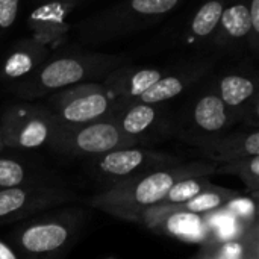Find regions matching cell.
Here are the masks:
<instances>
[{
    "mask_svg": "<svg viewBox=\"0 0 259 259\" xmlns=\"http://www.w3.org/2000/svg\"><path fill=\"white\" fill-rule=\"evenodd\" d=\"M217 165L212 162H178L127 181H121L90 199V205L117 219L134 222L144 209L164 202L168 190L179 181L196 176H214Z\"/></svg>",
    "mask_w": 259,
    "mask_h": 259,
    "instance_id": "cell-1",
    "label": "cell"
},
{
    "mask_svg": "<svg viewBox=\"0 0 259 259\" xmlns=\"http://www.w3.org/2000/svg\"><path fill=\"white\" fill-rule=\"evenodd\" d=\"M124 64H127V58L123 55L97 52L56 53L50 55L33 74L9 85L8 90L18 99L32 102L71 85L102 82L112 70Z\"/></svg>",
    "mask_w": 259,
    "mask_h": 259,
    "instance_id": "cell-2",
    "label": "cell"
},
{
    "mask_svg": "<svg viewBox=\"0 0 259 259\" xmlns=\"http://www.w3.org/2000/svg\"><path fill=\"white\" fill-rule=\"evenodd\" d=\"M185 0H120L74 26L77 39L87 46L103 44L131 36L158 24Z\"/></svg>",
    "mask_w": 259,
    "mask_h": 259,
    "instance_id": "cell-3",
    "label": "cell"
},
{
    "mask_svg": "<svg viewBox=\"0 0 259 259\" xmlns=\"http://www.w3.org/2000/svg\"><path fill=\"white\" fill-rule=\"evenodd\" d=\"M85 220L80 208L29 220L12 231L9 246L21 259H62L77 241Z\"/></svg>",
    "mask_w": 259,
    "mask_h": 259,
    "instance_id": "cell-4",
    "label": "cell"
},
{
    "mask_svg": "<svg viewBox=\"0 0 259 259\" xmlns=\"http://www.w3.org/2000/svg\"><path fill=\"white\" fill-rule=\"evenodd\" d=\"M235 123V117L222 102L212 83H208L191 96L175 118V137L197 147L228 134Z\"/></svg>",
    "mask_w": 259,
    "mask_h": 259,
    "instance_id": "cell-5",
    "label": "cell"
},
{
    "mask_svg": "<svg viewBox=\"0 0 259 259\" xmlns=\"http://www.w3.org/2000/svg\"><path fill=\"white\" fill-rule=\"evenodd\" d=\"M44 106L59 124L80 126L109 118L115 111V97L102 82H87L49 94Z\"/></svg>",
    "mask_w": 259,
    "mask_h": 259,
    "instance_id": "cell-6",
    "label": "cell"
},
{
    "mask_svg": "<svg viewBox=\"0 0 259 259\" xmlns=\"http://www.w3.org/2000/svg\"><path fill=\"white\" fill-rule=\"evenodd\" d=\"M58 124L44 105L30 102L6 105L0 114V132L6 149L36 150L50 147Z\"/></svg>",
    "mask_w": 259,
    "mask_h": 259,
    "instance_id": "cell-7",
    "label": "cell"
},
{
    "mask_svg": "<svg viewBox=\"0 0 259 259\" xmlns=\"http://www.w3.org/2000/svg\"><path fill=\"white\" fill-rule=\"evenodd\" d=\"M138 146L137 141L126 137L111 118L80 124H58L50 149L70 156L94 158L117 149Z\"/></svg>",
    "mask_w": 259,
    "mask_h": 259,
    "instance_id": "cell-8",
    "label": "cell"
},
{
    "mask_svg": "<svg viewBox=\"0 0 259 259\" xmlns=\"http://www.w3.org/2000/svg\"><path fill=\"white\" fill-rule=\"evenodd\" d=\"M178 162H182V159L170 153L146 149L143 146H134L90 158V168L94 178L109 184L111 187L121 181H127Z\"/></svg>",
    "mask_w": 259,
    "mask_h": 259,
    "instance_id": "cell-9",
    "label": "cell"
},
{
    "mask_svg": "<svg viewBox=\"0 0 259 259\" xmlns=\"http://www.w3.org/2000/svg\"><path fill=\"white\" fill-rule=\"evenodd\" d=\"M115 126L138 146L159 143L175 137V117L167 103H127L117 108L109 117Z\"/></svg>",
    "mask_w": 259,
    "mask_h": 259,
    "instance_id": "cell-10",
    "label": "cell"
},
{
    "mask_svg": "<svg viewBox=\"0 0 259 259\" xmlns=\"http://www.w3.org/2000/svg\"><path fill=\"white\" fill-rule=\"evenodd\" d=\"M76 200L70 190L49 185H21L0 190V225L20 222L39 211Z\"/></svg>",
    "mask_w": 259,
    "mask_h": 259,
    "instance_id": "cell-11",
    "label": "cell"
},
{
    "mask_svg": "<svg viewBox=\"0 0 259 259\" xmlns=\"http://www.w3.org/2000/svg\"><path fill=\"white\" fill-rule=\"evenodd\" d=\"M212 87L237 123H244L249 127L258 129L259 93L258 79L252 70L235 68L219 74Z\"/></svg>",
    "mask_w": 259,
    "mask_h": 259,
    "instance_id": "cell-12",
    "label": "cell"
},
{
    "mask_svg": "<svg viewBox=\"0 0 259 259\" xmlns=\"http://www.w3.org/2000/svg\"><path fill=\"white\" fill-rule=\"evenodd\" d=\"M212 70V61L199 56L182 61L171 67H165L164 74L135 102L162 105L182 96L199 82H202ZM134 103V102H132Z\"/></svg>",
    "mask_w": 259,
    "mask_h": 259,
    "instance_id": "cell-13",
    "label": "cell"
},
{
    "mask_svg": "<svg viewBox=\"0 0 259 259\" xmlns=\"http://www.w3.org/2000/svg\"><path fill=\"white\" fill-rule=\"evenodd\" d=\"M249 32V0H228L208 46L217 53L238 55L247 47Z\"/></svg>",
    "mask_w": 259,
    "mask_h": 259,
    "instance_id": "cell-14",
    "label": "cell"
},
{
    "mask_svg": "<svg viewBox=\"0 0 259 259\" xmlns=\"http://www.w3.org/2000/svg\"><path fill=\"white\" fill-rule=\"evenodd\" d=\"M138 225L146 226L155 234L178 238L181 241L197 243L202 246L211 244V232L206 223V215L191 212H165L158 215H141Z\"/></svg>",
    "mask_w": 259,
    "mask_h": 259,
    "instance_id": "cell-15",
    "label": "cell"
},
{
    "mask_svg": "<svg viewBox=\"0 0 259 259\" xmlns=\"http://www.w3.org/2000/svg\"><path fill=\"white\" fill-rule=\"evenodd\" d=\"M165 71V67H138L124 64L112 70L102 83L115 97V109L135 102Z\"/></svg>",
    "mask_w": 259,
    "mask_h": 259,
    "instance_id": "cell-16",
    "label": "cell"
},
{
    "mask_svg": "<svg viewBox=\"0 0 259 259\" xmlns=\"http://www.w3.org/2000/svg\"><path fill=\"white\" fill-rule=\"evenodd\" d=\"M50 55V47L35 38H24L14 42L2 58L0 80L9 87L27 79Z\"/></svg>",
    "mask_w": 259,
    "mask_h": 259,
    "instance_id": "cell-17",
    "label": "cell"
},
{
    "mask_svg": "<svg viewBox=\"0 0 259 259\" xmlns=\"http://www.w3.org/2000/svg\"><path fill=\"white\" fill-rule=\"evenodd\" d=\"M196 149L202 156L215 165L228 164L246 156H256L259 155V132L255 127L228 132L197 146Z\"/></svg>",
    "mask_w": 259,
    "mask_h": 259,
    "instance_id": "cell-18",
    "label": "cell"
},
{
    "mask_svg": "<svg viewBox=\"0 0 259 259\" xmlns=\"http://www.w3.org/2000/svg\"><path fill=\"white\" fill-rule=\"evenodd\" d=\"M76 5L55 0H44L32 11L27 18V26L32 30V38L52 46L61 39L68 30V15Z\"/></svg>",
    "mask_w": 259,
    "mask_h": 259,
    "instance_id": "cell-19",
    "label": "cell"
},
{
    "mask_svg": "<svg viewBox=\"0 0 259 259\" xmlns=\"http://www.w3.org/2000/svg\"><path fill=\"white\" fill-rule=\"evenodd\" d=\"M238 196H241L238 191L235 190H229V188H223L219 185L209 187L208 190H205L203 193L197 194L196 197L184 202V203H178V205H155L150 206L147 209H144L143 212H140L132 223L137 222L138 217L141 215H158V214H165V212H191V214H209L212 211H217L220 208H223L226 203H229L231 200L237 199Z\"/></svg>",
    "mask_w": 259,
    "mask_h": 259,
    "instance_id": "cell-20",
    "label": "cell"
},
{
    "mask_svg": "<svg viewBox=\"0 0 259 259\" xmlns=\"http://www.w3.org/2000/svg\"><path fill=\"white\" fill-rule=\"evenodd\" d=\"M228 0H205L188 20L181 41L187 46H208L222 18Z\"/></svg>",
    "mask_w": 259,
    "mask_h": 259,
    "instance_id": "cell-21",
    "label": "cell"
},
{
    "mask_svg": "<svg viewBox=\"0 0 259 259\" xmlns=\"http://www.w3.org/2000/svg\"><path fill=\"white\" fill-rule=\"evenodd\" d=\"M215 175H232L241 179L246 185L247 194H250L255 202L258 200L259 194V155L256 156H246L228 164L223 167L217 165Z\"/></svg>",
    "mask_w": 259,
    "mask_h": 259,
    "instance_id": "cell-22",
    "label": "cell"
},
{
    "mask_svg": "<svg viewBox=\"0 0 259 259\" xmlns=\"http://www.w3.org/2000/svg\"><path fill=\"white\" fill-rule=\"evenodd\" d=\"M209 187H212V184L205 176H196V178L182 179V181L176 182L168 190L167 196L164 197L162 205H178V203H184V202L196 197L197 194L203 193Z\"/></svg>",
    "mask_w": 259,
    "mask_h": 259,
    "instance_id": "cell-23",
    "label": "cell"
},
{
    "mask_svg": "<svg viewBox=\"0 0 259 259\" xmlns=\"http://www.w3.org/2000/svg\"><path fill=\"white\" fill-rule=\"evenodd\" d=\"M27 179L29 170L21 161L0 156V190L26 185Z\"/></svg>",
    "mask_w": 259,
    "mask_h": 259,
    "instance_id": "cell-24",
    "label": "cell"
},
{
    "mask_svg": "<svg viewBox=\"0 0 259 259\" xmlns=\"http://www.w3.org/2000/svg\"><path fill=\"white\" fill-rule=\"evenodd\" d=\"M21 0H0V39H3L14 27Z\"/></svg>",
    "mask_w": 259,
    "mask_h": 259,
    "instance_id": "cell-25",
    "label": "cell"
},
{
    "mask_svg": "<svg viewBox=\"0 0 259 259\" xmlns=\"http://www.w3.org/2000/svg\"><path fill=\"white\" fill-rule=\"evenodd\" d=\"M249 23L250 32L247 38V49L258 55L259 50V0H249Z\"/></svg>",
    "mask_w": 259,
    "mask_h": 259,
    "instance_id": "cell-26",
    "label": "cell"
},
{
    "mask_svg": "<svg viewBox=\"0 0 259 259\" xmlns=\"http://www.w3.org/2000/svg\"><path fill=\"white\" fill-rule=\"evenodd\" d=\"M0 259H20L15 250L3 240H0Z\"/></svg>",
    "mask_w": 259,
    "mask_h": 259,
    "instance_id": "cell-27",
    "label": "cell"
},
{
    "mask_svg": "<svg viewBox=\"0 0 259 259\" xmlns=\"http://www.w3.org/2000/svg\"><path fill=\"white\" fill-rule=\"evenodd\" d=\"M42 2H44V0H42ZM55 2H62V3H73V5H76V6H77L80 0H55Z\"/></svg>",
    "mask_w": 259,
    "mask_h": 259,
    "instance_id": "cell-28",
    "label": "cell"
},
{
    "mask_svg": "<svg viewBox=\"0 0 259 259\" xmlns=\"http://www.w3.org/2000/svg\"><path fill=\"white\" fill-rule=\"evenodd\" d=\"M6 147H5V143H3V138H2V132H0V153L5 150Z\"/></svg>",
    "mask_w": 259,
    "mask_h": 259,
    "instance_id": "cell-29",
    "label": "cell"
},
{
    "mask_svg": "<svg viewBox=\"0 0 259 259\" xmlns=\"http://www.w3.org/2000/svg\"><path fill=\"white\" fill-rule=\"evenodd\" d=\"M197 259H215V258H202V256H197Z\"/></svg>",
    "mask_w": 259,
    "mask_h": 259,
    "instance_id": "cell-30",
    "label": "cell"
},
{
    "mask_svg": "<svg viewBox=\"0 0 259 259\" xmlns=\"http://www.w3.org/2000/svg\"><path fill=\"white\" fill-rule=\"evenodd\" d=\"M32 2H35V3H41L42 0H32Z\"/></svg>",
    "mask_w": 259,
    "mask_h": 259,
    "instance_id": "cell-31",
    "label": "cell"
}]
</instances>
